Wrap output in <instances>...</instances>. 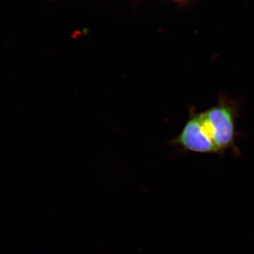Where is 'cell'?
I'll return each mask as SVG.
<instances>
[{
  "instance_id": "6da1fadb",
  "label": "cell",
  "mask_w": 254,
  "mask_h": 254,
  "mask_svg": "<svg viewBox=\"0 0 254 254\" xmlns=\"http://www.w3.org/2000/svg\"><path fill=\"white\" fill-rule=\"evenodd\" d=\"M198 113L203 135L213 145L217 154L228 150L237 153L235 142L237 120L240 113L239 102L220 96L216 104Z\"/></svg>"
}]
</instances>
